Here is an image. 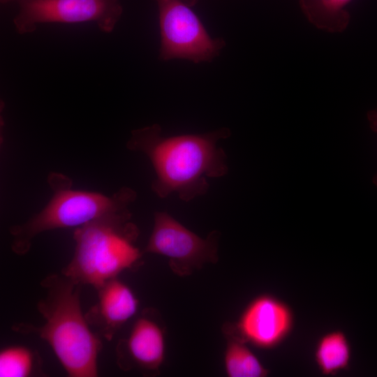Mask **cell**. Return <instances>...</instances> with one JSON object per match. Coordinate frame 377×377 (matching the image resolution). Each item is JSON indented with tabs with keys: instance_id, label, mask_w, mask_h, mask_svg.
Listing matches in <instances>:
<instances>
[{
	"instance_id": "52a82bcc",
	"label": "cell",
	"mask_w": 377,
	"mask_h": 377,
	"mask_svg": "<svg viewBox=\"0 0 377 377\" xmlns=\"http://www.w3.org/2000/svg\"><path fill=\"white\" fill-rule=\"evenodd\" d=\"M218 233L202 239L164 212H156L145 252L164 256L177 274L188 275L217 260Z\"/></svg>"
},
{
	"instance_id": "9c48e42d",
	"label": "cell",
	"mask_w": 377,
	"mask_h": 377,
	"mask_svg": "<svg viewBox=\"0 0 377 377\" xmlns=\"http://www.w3.org/2000/svg\"><path fill=\"white\" fill-rule=\"evenodd\" d=\"M293 314L283 302L270 295L253 300L242 313L238 328L242 337L253 345L271 348L290 334Z\"/></svg>"
},
{
	"instance_id": "7c38bea8",
	"label": "cell",
	"mask_w": 377,
	"mask_h": 377,
	"mask_svg": "<svg viewBox=\"0 0 377 377\" xmlns=\"http://www.w3.org/2000/svg\"><path fill=\"white\" fill-rule=\"evenodd\" d=\"M350 346L346 335L334 330L323 335L317 342L314 358L323 375H334L348 367Z\"/></svg>"
},
{
	"instance_id": "2e32d148",
	"label": "cell",
	"mask_w": 377,
	"mask_h": 377,
	"mask_svg": "<svg viewBox=\"0 0 377 377\" xmlns=\"http://www.w3.org/2000/svg\"><path fill=\"white\" fill-rule=\"evenodd\" d=\"M15 1V0H1V2L2 3H8V2H10V1ZM17 1H22V0H16Z\"/></svg>"
},
{
	"instance_id": "9a60e30c",
	"label": "cell",
	"mask_w": 377,
	"mask_h": 377,
	"mask_svg": "<svg viewBox=\"0 0 377 377\" xmlns=\"http://www.w3.org/2000/svg\"><path fill=\"white\" fill-rule=\"evenodd\" d=\"M370 128L374 133H377V109L369 110L367 114ZM374 184L377 187V173L372 180Z\"/></svg>"
},
{
	"instance_id": "ba28073f",
	"label": "cell",
	"mask_w": 377,
	"mask_h": 377,
	"mask_svg": "<svg viewBox=\"0 0 377 377\" xmlns=\"http://www.w3.org/2000/svg\"><path fill=\"white\" fill-rule=\"evenodd\" d=\"M154 313L145 310L128 336L117 343V364L121 369L137 368L154 374L159 369L165 353L164 332Z\"/></svg>"
},
{
	"instance_id": "8992f818",
	"label": "cell",
	"mask_w": 377,
	"mask_h": 377,
	"mask_svg": "<svg viewBox=\"0 0 377 377\" xmlns=\"http://www.w3.org/2000/svg\"><path fill=\"white\" fill-rule=\"evenodd\" d=\"M13 19L17 33L29 34L46 23L94 22L104 33L112 32L120 20V0H22Z\"/></svg>"
},
{
	"instance_id": "30bf717a",
	"label": "cell",
	"mask_w": 377,
	"mask_h": 377,
	"mask_svg": "<svg viewBox=\"0 0 377 377\" xmlns=\"http://www.w3.org/2000/svg\"><path fill=\"white\" fill-rule=\"evenodd\" d=\"M98 300L84 313L98 335L111 341L117 331L136 313L138 300L131 288L117 279L106 281L97 289Z\"/></svg>"
},
{
	"instance_id": "7a4b0ae2",
	"label": "cell",
	"mask_w": 377,
	"mask_h": 377,
	"mask_svg": "<svg viewBox=\"0 0 377 377\" xmlns=\"http://www.w3.org/2000/svg\"><path fill=\"white\" fill-rule=\"evenodd\" d=\"M82 286L61 272L48 275L41 281L45 296L37 303L44 325L20 323L14 324L12 330L45 341L68 376L96 377L102 343L82 311Z\"/></svg>"
},
{
	"instance_id": "5b68a950",
	"label": "cell",
	"mask_w": 377,
	"mask_h": 377,
	"mask_svg": "<svg viewBox=\"0 0 377 377\" xmlns=\"http://www.w3.org/2000/svg\"><path fill=\"white\" fill-rule=\"evenodd\" d=\"M161 34L159 57L184 59L195 63L209 61L226 43L212 38L196 14L182 0H155Z\"/></svg>"
},
{
	"instance_id": "3957f363",
	"label": "cell",
	"mask_w": 377,
	"mask_h": 377,
	"mask_svg": "<svg viewBox=\"0 0 377 377\" xmlns=\"http://www.w3.org/2000/svg\"><path fill=\"white\" fill-rule=\"evenodd\" d=\"M129 205L110 212L75 228V251L61 273L96 290L140 263L142 253L135 246L137 226L131 222Z\"/></svg>"
},
{
	"instance_id": "277c9868",
	"label": "cell",
	"mask_w": 377,
	"mask_h": 377,
	"mask_svg": "<svg viewBox=\"0 0 377 377\" xmlns=\"http://www.w3.org/2000/svg\"><path fill=\"white\" fill-rule=\"evenodd\" d=\"M48 182L54 194L46 206L26 222L12 226L11 249L20 256L27 254L34 237L47 230L77 228L110 212L130 205L136 192L123 187L110 196L98 192L72 189L68 177L52 173Z\"/></svg>"
},
{
	"instance_id": "5bb4252c",
	"label": "cell",
	"mask_w": 377,
	"mask_h": 377,
	"mask_svg": "<svg viewBox=\"0 0 377 377\" xmlns=\"http://www.w3.org/2000/svg\"><path fill=\"white\" fill-rule=\"evenodd\" d=\"M225 367L230 377H263L268 374L258 357L240 341L228 343Z\"/></svg>"
},
{
	"instance_id": "6da1fadb",
	"label": "cell",
	"mask_w": 377,
	"mask_h": 377,
	"mask_svg": "<svg viewBox=\"0 0 377 377\" xmlns=\"http://www.w3.org/2000/svg\"><path fill=\"white\" fill-rule=\"evenodd\" d=\"M230 135L227 128L165 137L158 124L133 130L126 147L149 159L156 177L151 190L161 198L177 194L188 202L209 189L208 179L228 173L227 156L218 142Z\"/></svg>"
},
{
	"instance_id": "8fae6325",
	"label": "cell",
	"mask_w": 377,
	"mask_h": 377,
	"mask_svg": "<svg viewBox=\"0 0 377 377\" xmlns=\"http://www.w3.org/2000/svg\"><path fill=\"white\" fill-rule=\"evenodd\" d=\"M352 0H299L300 8L316 28L331 33L343 31L350 16L346 6Z\"/></svg>"
},
{
	"instance_id": "4fadbf2b",
	"label": "cell",
	"mask_w": 377,
	"mask_h": 377,
	"mask_svg": "<svg viewBox=\"0 0 377 377\" xmlns=\"http://www.w3.org/2000/svg\"><path fill=\"white\" fill-rule=\"evenodd\" d=\"M38 353L23 346H12L0 352L1 377H29L41 374Z\"/></svg>"
}]
</instances>
